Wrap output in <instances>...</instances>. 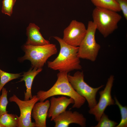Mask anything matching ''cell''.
<instances>
[{
  "instance_id": "obj_1",
  "label": "cell",
  "mask_w": 127,
  "mask_h": 127,
  "mask_svg": "<svg viewBox=\"0 0 127 127\" xmlns=\"http://www.w3.org/2000/svg\"><path fill=\"white\" fill-rule=\"evenodd\" d=\"M53 37L59 42L60 47L58 55L52 61L48 62V67L59 72H68L74 70H80L82 67L78 55L79 47L71 46L57 36Z\"/></svg>"
},
{
  "instance_id": "obj_2",
  "label": "cell",
  "mask_w": 127,
  "mask_h": 127,
  "mask_svg": "<svg viewBox=\"0 0 127 127\" xmlns=\"http://www.w3.org/2000/svg\"><path fill=\"white\" fill-rule=\"evenodd\" d=\"M68 72H59L57 80L53 86L47 91L40 90L37 93L40 101H44L49 97L57 95L66 96L72 98L74 103L72 108H79L85 103L86 99L74 89L69 82Z\"/></svg>"
},
{
  "instance_id": "obj_3",
  "label": "cell",
  "mask_w": 127,
  "mask_h": 127,
  "mask_svg": "<svg viewBox=\"0 0 127 127\" xmlns=\"http://www.w3.org/2000/svg\"><path fill=\"white\" fill-rule=\"evenodd\" d=\"M92 16L97 30L104 38L117 28L118 24L122 18L117 12L97 7L93 10Z\"/></svg>"
},
{
  "instance_id": "obj_4",
  "label": "cell",
  "mask_w": 127,
  "mask_h": 127,
  "mask_svg": "<svg viewBox=\"0 0 127 127\" xmlns=\"http://www.w3.org/2000/svg\"><path fill=\"white\" fill-rule=\"evenodd\" d=\"M24 48L25 54L21 60H29L32 67L37 68H41L48 59L57 52L56 45L51 44L41 46L26 44Z\"/></svg>"
},
{
  "instance_id": "obj_5",
  "label": "cell",
  "mask_w": 127,
  "mask_h": 127,
  "mask_svg": "<svg viewBox=\"0 0 127 127\" xmlns=\"http://www.w3.org/2000/svg\"><path fill=\"white\" fill-rule=\"evenodd\" d=\"M96 26L91 21L88 22L86 35L79 47L78 55L80 58L94 62L100 48L95 40Z\"/></svg>"
},
{
  "instance_id": "obj_6",
  "label": "cell",
  "mask_w": 127,
  "mask_h": 127,
  "mask_svg": "<svg viewBox=\"0 0 127 127\" xmlns=\"http://www.w3.org/2000/svg\"><path fill=\"white\" fill-rule=\"evenodd\" d=\"M67 77L69 82L74 89L86 100L89 108L95 105L97 103L96 99L97 92L104 85H101L97 88L90 86L84 80L83 71H77L73 75L68 74Z\"/></svg>"
},
{
  "instance_id": "obj_7",
  "label": "cell",
  "mask_w": 127,
  "mask_h": 127,
  "mask_svg": "<svg viewBox=\"0 0 127 127\" xmlns=\"http://www.w3.org/2000/svg\"><path fill=\"white\" fill-rule=\"evenodd\" d=\"M9 100L10 102H15L19 108L20 114L18 117V127H36L35 123L32 121L31 117L33 107L39 101L36 95H33L32 99L28 100H23L13 94Z\"/></svg>"
},
{
  "instance_id": "obj_8",
  "label": "cell",
  "mask_w": 127,
  "mask_h": 127,
  "mask_svg": "<svg viewBox=\"0 0 127 127\" xmlns=\"http://www.w3.org/2000/svg\"><path fill=\"white\" fill-rule=\"evenodd\" d=\"M114 79L111 75L108 79L104 89L99 92L100 98L99 102L94 107L90 108L89 113L94 115L96 120L98 121L107 107L115 104V101L112 98L111 91Z\"/></svg>"
},
{
  "instance_id": "obj_9",
  "label": "cell",
  "mask_w": 127,
  "mask_h": 127,
  "mask_svg": "<svg viewBox=\"0 0 127 127\" xmlns=\"http://www.w3.org/2000/svg\"><path fill=\"white\" fill-rule=\"evenodd\" d=\"M87 31L84 24L75 20H72L64 30L62 39L67 44L79 47L84 38Z\"/></svg>"
},
{
  "instance_id": "obj_10",
  "label": "cell",
  "mask_w": 127,
  "mask_h": 127,
  "mask_svg": "<svg viewBox=\"0 0 127 127\" xmlns=\"http://www.w3.org/2000/svg\"><path fill=\"white\" fill-rule=\"evenodd\" d=\"M86 119L82 114L75 111L65 110L53 120L55 127H68L72 123L79 125L82 127L86 126Z\"/></svg>"
},
{
  "instance_id": "obj_11",
  "label": "cell",
  "mask_w": 127,
  "mask_h": 127,
  "mask_svg": "<svg viewBox=\"0 0 127 127\" xmlns=\"http://www.w3.org/2000/svg\"><path fill=\"white\" fill-rule=\"evenodd\" d=\"M50 106L47 117L51 118V121L64 111L70 104H74V101L72 98L63 96L57 98L52 96L50 100Z\"/></svg>"
},
{
  "instance_id": "obj_12",
  "label": "cell",
  "mask_w": 127,
  "mask_h": 127,
  "mask_svg": "<svg viewBox=\"0 0 127 127\" xmlns=\"http://www.w3.org/2000/svg\"><path fill=\"white\" fill-rule=\"evenodd\" d=\"M50 106V102L48 100L40 101L35 104L32 109L31 116L35 120L36 127H46V119Z\"/></svg>"
},
{
  "instance_id": "obj_13",
  "label": "cell",
  "mask_w": 127,
  "mask_h": 127,
  "mask_svg": "<svg viewBox=\"0 0 127 127\" xmlns=\"http://www.w3.org/2000/svg\"><path fill=\"white\" fill-rule=\"evenodd\" d=\"M40 28L33 23H31L27 28L28 40L26 44L41 46L50 44V42L45 39L40 32Z\"/></svg>"
},
{
  "instance_id": "obj_14",
  "label": "cell",
  "mask_w": 127,
  "mask_h": 127,
  "mask_svg": "<svg viewBox=\"0 0 127 127\" xmlns=\"http://www.w3.org/2000/svg\"><path fill=\"white\" fill-rule=\"evenodd\" d=\"M30 69L27 72L24 73L22 75V77L19 82L24 81L26 87V92H24V100H28L32 97V87L33 80L36 76L42 70V68H36Z\"/></svg>"
},
{
  "instance_id": "obj_15",
  "label": "cell",
  "mask_w": 127,
  "mask_h": 127,
  "mask_svg": "<svg viewBox=\"0 0 127 127\" xmlns=\"http://www.w3.org/2000/svg\"><path fill=\"white\" fill-rule=\"evenodd\" d=\"M96 7L108 9L117 12L121 11L115 0H91Z\"/></svg>"
},
{
  "instance_id": "obj_16",
  "label": "cell",
  "mask_w": 127,
  "mask_h": 127,
  "mask_svg": "<svg viewBox=\"0 0 127 127\" xmlns=\"http://www.w3.org/2000/svg\"><path fill=\"white\" fill-rule=\"evenodd\" d=\"M18 116L6 113L0 117V123L3 127H18Z\"/></svg>"
},
{
  "instance_id": "obj_17",
  "label": "cell",
  "mask_w": 127,
  "mask_h": 127,
  "mask_svg": "<svg viewBox=\"0 0 127 127\" xmlns=\"http://www.w3.org/2000/svg\"><path fill=\"white\" fill-rule=\"evenodd\" d=\"M21 73L13 74L4 71L0 69V92L4 86L9 81L14 79L18 78Z\"/></svg>"
},
{
  "instance_id": "obj_18",
  "label": "cell",
  "mask_w": 127,
  "mask_h": 127,
  "mask_svg": "<svg viewBox=\"0 0 127 127\" xmlns=\"http://www.w3.org/2000/svg\"><path fill=\"white\" fill-rule=\"evenodd\" d=\"M115 104L118 107L121 115L120 122L115 127H127V107L123 106L119 102L116 96H114Z\"/></svg>"
},
{
  "instance_id": "obj_19",
  "label": "cell",
  "mask_w": 127,
  "mask_h": 127,
  "mask_svg": "<svg viewBox=\"0 0 127 127\" xmlns=\"http://www.w3.org/2000/svg\"><path fill=\"white\" fill-rule=\"evenodd\" d=\"M97 124L94 127H115L118 124L115 122L110 119L108 115L104 112L99 120Z\"/></svg>"
},
{
  "instance_id": "obj_20",
  "label": "cell",
  "mask_w": 127,
  "mask_h": 127,
  "mask_svg": "<svg viewBox=\"0 0 127 127\" xmlns=\"http://www.w3.org/2000/svg\"><path fill=\"white\" fill-rule=\"evenodd\" d=\"M2 94L0 96V117L4 114L8 113L6 108L8 103L7 99L8 91L4 87L2 89Z\"/></svg>"
},
{
  "instance_id": "obj_21",
  "label": "cell",
  "mask_w": 127,
  "mask_h": 127,
  "mask_svg": "<svg viewBox=\"0 0 127 127\" xmlns=\"http://www.w3.org/2000/svg\"><path fill=\"white\" fill-rule=\"evenodd\" d=\"M16 0H3L1 11L3 14L11 16L13 12V7Z\"/></svg>"
},
{
  "instance_id": "obj_22",
  "label": "cell",
  "mask_w": 127,
  "mask_h": 127,
  "mask_svg": "<svg viewBox=\"0 0 127 127\" xmlns=\"http://www.w3.org/2000/svg\"><path fill=\"white\" fill-rule=\"evenodd\" d=\"M119 5L124 17L127 20V0H115Z\"/></svg>"
},
{
  "instance_id": "obj_23",
  "label": "cell",
  "mask_w": 127,
  "mask_h": 127,
  "mask_svg": "<svg viewBox=\"0 0 127 127\" xmlns=\"http://www.w3.org/2000/svg\"><path fill=\"white\" fill-rule=\"evenodd\" d=\"M0 127H3L2 125L0 123Z\"/></svg>"
}]
</instances>
